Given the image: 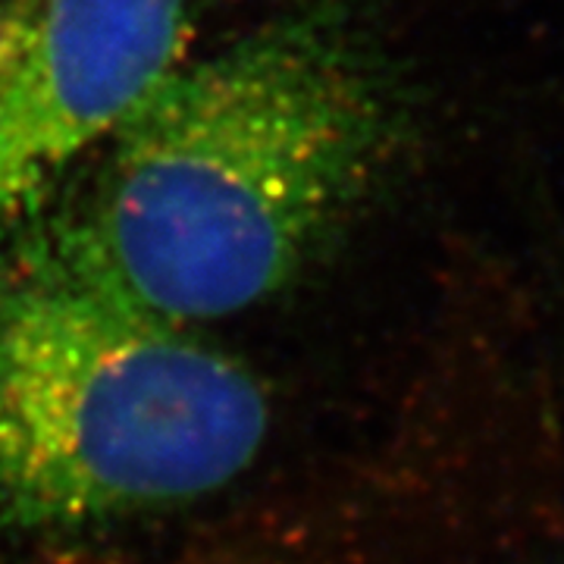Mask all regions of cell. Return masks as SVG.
Wrapping results in <instances>:
<instances>
[{
  "label": "cell",
  "instance_id": "obj_2",
  "mask_svg": "<svg viewBox=\"0 0 564 564\" xmlns=\"http://www.w3.org/2000/svg\"><path fill=\"white\" fill-rule=\"evenodd\" d=\"M0 263V527L195 502L251 467L270 404L239 358L39 239Z\"/></svg>",
  "mask_w": 564,
  "mask_h": 564
},
{
  "label": "cell",
  "instance_id": "obj_3",
  "mask_svg": "<svg viewBox=\"0 0 564 564\" xmlns=\"http://www.w3.org/2000/svg\"><path fill=\"white\" fill-rule=\"evenodd\" d=\"M192 0H0V261L188 51Z\"/></svg>",
  "mask_w": 564,
  "mask_h": 564
},
{
  "label": "cell",
  "instance_id": "obj_1",
  "mask_svg": "<svg viewBox=\"0 0 564 564\" xmlns=\"http://www.w3.org/2000/svg\"><path fill=\"white\" fill-rule=\"evenodd\" d=\"M370 44L304 0L185 61L35 236L88 280L198 326L282 292L367 198L399 139Z\"/></svg>",
  "mask_w": 564,
  "mask_h": 564
}]
</instances>
